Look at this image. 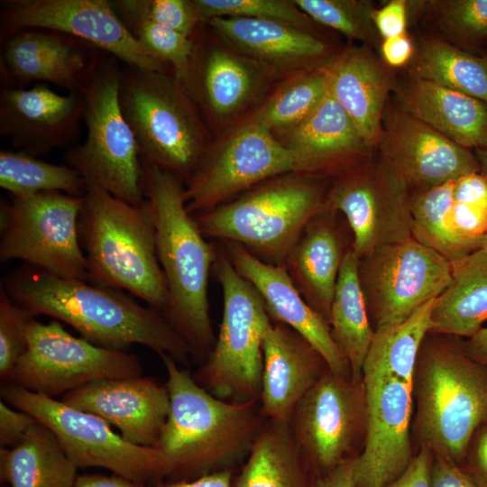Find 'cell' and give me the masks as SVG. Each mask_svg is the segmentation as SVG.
I'll use <instances>...</instances> for the list:
<instances>
[{
    "instance_id": "obj_1",
    "label": "cell",
    "mask_w": 487,
    "mask_h": 487,
    "mask_svg": "<svg viewBox=\"0 0 487 487\" xmlns=\"http://www.w3.org/2000/svg\"><path fill=\"white\" fill-rule=\"evenodd\" d=\"M34 317L46 315L76 329L90 343L126 350L151 348L185 363L191 350L167 317L141 305L123 290L66 279L23 263L1 280V286Z\"/></svg>"
},
{
    "instance_id": "obj_2",
    "label": "cell",
    "mask_w": 487,
    "mask_h": 487,
    "mask_svg": "<svg viewBox=\"0 0 487 487\" xmlns=\"http://www.w3.org/2000/svg\"><path fill=\"white\" fill-rule=\"evenodd\" d=\"M142 188L150 205L157 255L168 289L165 317L186 341L191 355L207 359L216 338L209 316L208 280L217 249L203 235L186 207L185 185L142 164Z\"/></svg>"
},
{
    "instance_id": "obj_3",
    "label": "cell",
    "mask_w": 487,
    "mask_h": 487,
    "mask_svg": "<svg viewBox=\"0 0 487 487\" xmlns=\"http://www.w3.org/2000/svg\"><path fill=\"white\" fill-rule=\"evenodd\" d=\"M170 410L154 447L162 454L163 477L202 476L248 454L265 423L259 401L231 402L200 386L167 354Z\"/></svg>"
},
{
    "instance_id": "obj_4",
    "label": "cell",
    "mask_w": 487,
    "mask_h": 487,
    "mask_svg": "<svg viewBox=\"0 0 487 487\" xmlns=\"http://www.w3.org/2000/svg\"><path fill=\"white\" fill-rule=\"evenodd\" d=\"M78 230L87 282L128 291L165 316L168 289L147 200L134 206L87 186Z\"/></svg>"
},
{
    "instance_id": "obj_5",
    "label": "cell",
    "mask_w": 487,
    "mask_h": 487,
    "mask_svg": "<svg viewBox=\"0 0 487 487\" xmlns=\"http://www.w3.org/2000/svg\"><path fill=\"white\" fill-rule=\"evenodd\" d=\"M119 103L135 136L142 163L186 185L214 137L183 84L171 71L127 66L121 69Z\"/></svg>"
},
{
    "instance_id": "obj_6",
    "label": "cell",
    "mask_w": 487,
    "mask_h": 487,
    "mask_svg": "<svg viewBox=\"0 0 487 487\" xmlns=\"http://www.w3.org/2000/svg\"><path fill=\"white\" fill-rule=\"evenodd\" d=\"M330 180L281 174L194 218L206 238L238 244L282 265L308 222L324 211Z\"/></svg>"
},
{
    "instance_id": "obj_7",
    "label": "cell",
    "mask_w": 487,
    "mask_h": 487,
    "mask_svg": "<svg viewBox=\"0 0 487 487\" xmlns=\"http://www.w3.org/2000/svg\"><path fill=\"white\" fill-rule=\"evenodd\" d=\"M419 354L418 430L424 446L455 462L487 419V370L446 343Z\"/></svg>"
},
{
    "instance_id": "obj_8",
    "label": "cell",
    "mask_w": 487,
    "mask_h": 487,
    "mask_svg": "<svg viewBox=\"0 0 487 487\" xmlns=\"http://www.w3.org/2000/svg\"><path fill=\"white\" fill-rule=\"evenodd\" d=\"M223 293V315L214 346L195 375L214 396L231 402L259 401L262 341L271 318L256 289L217 249L214 264Z\"/></svg>"
},
{
    "instance_id": "obj_9",
    "label": "cell",
    "mask_w": 487,
    "mask_h": 487,
    "mask_svg": "<svg viewBox=\"0 0 487 487\" xmlns=\"http://www.w3.org/2000/svg\"><path fill=\"white\" fill-rule=\"evenodd\" d=\"M115 60L107 59L81 92L87 136L68 151L65 160L87 186L140 206L146 201L142 163L135 136L120 106L121 69Z\"/></svg>"
},
{
    "instance_id": "obj_10",
    "label": "cell",
    "mask_w": 487,
    "mask_h": 487,
    "mask_svg": "<svg viewBox=\"0 0 487 487\" xmlns=\"http://www.w3.org/2000/svg\"><path fill=\"white\" fill-rule=\"evenodd\" d=\"M83 203L84 196L60 192L1 199V262L21 260L59 277L87 281L78 230Z\"/></svg>"
},
{
    "instance_id": "obj_11",
    "label": "cell",
    "mask_w": 487,
    "mask_h": 487,
    "mask_svg": "<svg viewBox=\"0 0 487 487\" xmlns=\"http://www.w3.org/2000/svg\"><path fill=\"white\" fill-rule=\"evenodd\" d=\"M1 393L5 402L47 427L77 468L103 467L135 483L163 477L157 447L128 442L100 417L14 383Z\"/></svg>"
},
{
    "instance_id": "obj_12",
    "label": "cell",
    "mask_w": 487,
    "mask_h": 487,
    "mask_svg": "<svg viewBox=\"0 0 487 487\" xmlns=\"http://www.w3.org/2000/svg\"><path fill=\"white\" fill-rule=\"evenodd\" d=\"M142 375L136 354L76 337L59 320L43 324L34 317L27 328V348L8 380L54 398L96 381Z\"/></svg>"
},
{
    "instance_id": "obj_13",
    "label": "cell",
    "mask_w": 487,
    "mask_h": 487,
    "mask_svg": "<svg viewBox=\"0 0 487 487\" xmlns=\"http://www.w3.org/2000/svg\"><path fill=\"white\" fill-rule=\"evenodd\" d=\"M193 52L182 83L214 138L241 123L276 84L259 63L225 43L206 23L192 36Z\"/></svg>"
},
{
    "instance_id": "obj_14",
    "label": "cell",
    "mask_w": 487,
    "mask_h": 487,
    "mask_svg": "<svg viewBox=\"0 0 487 487\" xmlns=\"http://www.w3.org/2000/svg\"><path fill=\"white\" fill-rule=\"evenodd\" d=\"M294 170L290 153L268 128L243 120L214 138L185 185L187 210L193 216L207 212L269 179Z\"/></svg>"
},
{
    "instance_id": "obj_15",
    "label": "cell",
    "mask_w": 487,
    "mask_h": 487,
    "mask_svg": "<svg viewBox=\"0 0 487 487\" xmlns=\"http://www.w3.org/2000/svg\"><path fill=\"white\" fill-rule=\"evenodd\" d=\"M359 278L374 331L395 326L436 299L452 278L451 262L413 237L359 259Z\"/></svg>"
},
{
    "instance_id": "obj_16",
    "label": "cell",
    "mask_w": 487,
    "mask_h": 487,
    "mask_svg": "<svg viewBox=\"0 0 487 487\" xmlns=\"http://www.w3.org/2000/svg\"><path fill=\"white\" fill-rule=\"evenodd\" d=\"M324 211L345 216L359 259L412 237L410 191L379 156L333 178Z\"/></svg>"
},
{
    "instance_id": "obj_17",
    "label": "cell",
    "mask_w": 487,
    "mask_h": 487,
    "mask_svg": "<svg viewBox=\"0 0 487 487\" xmlns=\"http://www.w3.org/2000/svg\"><path fill=\"white\" fill-rule=\"evenodd\" d=\"M24 29L63 32L87 41L127 66L168 72L127 29L107 0H5L0 4V39Z\"/></svg>"
},
{
    "instance_id": "obj_18",
    "label": "cell",
    "mask_w": 487,
    "mask_h": 487,
    "mask_svg": "<svg viewBox=\"0 0 487 487\" xmlns=\"http://www.w3.org/2000/svg\"><path fill=\"white\" fill-rule=\"evenodd\" d=\"M364 423L363 380L327 369L298 403L289 426L307 464L326 473L352 457Z\"/></svg>"
},
{
    "instance_id": "obj_19",
    "label": "cell",
    "mask_w": 487,
    "mask_h": 487,
    "mask_svg": "<svg viewBox=\"0 0 487 487\" xmlns=\"http://www.w3.org/2000/svg\"><path fill=\"white\" fill-rule=\"evenodd\" d=\"M365 438L354 458V487H386L410 464L412 389L384 372H363Z\"/></svg>"
},
{
    "instance_id": "obj_20",
    "label": "cell",
    "mask_w": 487,
    "mask_h": 487,
    "mask_svg": "<svg viewBox=\"0 0 487 487\" xmlns=\"http://www.w3.org/2000/svg\"><path fill=\"white\" fill-rule=\"evenodd\" d=\"M412 237L450 262L481 247L487 233V177L473 172L410 194Z\"/></svg>"
},
{
    "instance_id": "obj_21",
    "label": "cell",
    "mask_w": 487,
    "mask_h": 487,
    "mask_svg": "<svg viewBox=\"0 0 487 487\" xmlns=\"http://www.w3.org/2000/svg\"><path fill=\"white\" fill-rule=\"evenodd\" d=\"M102 50L74 36L24 29L1 39L2 86L25 87L51 83L82 92L107 60Z\"/></svg>"
},
{
    "instance_id": "obj_22",
    "label": "cell",
    "mask_w": 487,
    "mask_h": 487,
    "mask_svg": "<svg viewBox=\"0 0 487 487\" xmlns=\"http://www.w3.org/2000/svg\"><path fill=\"white\" fill-rule=\"evenodd\" d=\"M376 151L410 193L429 189L473 172L478 159L400 107L384 111Z\"/></svg>"
},
{
    "instance_id": "obj_23",
    "label": "cell",
    "mask_w": 487,
    "mask_h": 487,
    "mask_svg": "<svg viewBox=\"0 0 487 487\" xmlns=\"http://www.w3.org/2000/svg\"><path fill=\"white\" fill-rule=\"evenodd\" d=\"M82 93L60 94L47 84L31 87L2 86L0 135L16 150L32 157L75 145L81 133Z\"/></svg>"
},
{
    "instance_id": "obj_24",
    "label": "cell",
    "mask_w": 487,
    "mask_h": 487,
    "mask_svg": "<svg viewBox=\"0 0 487 487\" xmlns=\"http://www.w3.org/2000/svg\"><path fill=\"white\" fill-rule=\"evenodd\" d=\"M272 134L290 153L294 172L301 175L332 179L373 157L374 151L362 138L329 88L306 119Z\"/></svg>"
},
{
    "instance_id": "obj_25",
    "label": "cell",
    "mask_w": 487,
    "mask_h": 487,
    "mask_svg": "<svg viewBox=\"0 0 487 487\" xmlns=\"http://www.w3.org/2000/svg\"><path fill=\"white\" fill-rule=\"evenodd\" d=\"M62 401L100 417L128 442L152 447L170 410L166 385L142 376L96 381L65 393Z\"/></svg>"
},
{
    "instance_id": "obj_26",
    "label": "cell",
    "mask_w": 487,
    "mask_h": 487,
    "mask_svg": "<svg viewBox=\"0 0 487 487\" xmlns=\"http://www.w3.org/2000/svg\"><path fill=\"white\" fill-rule=\"evenodd\" d=\"M206 23L233 50L262 65L276 83L324 65L336 53L322 35L281 22L216 17Z\"/></svg>"
},
{
    "instance_id": "obj_27",
    "label": "cell",
    "mask_w": 487,
    "mask_h": 487,
    "mask_svg": "<svg viewBox=\"0 0 487 487\" xmlns=\"http://www.w3.org/2000/svg\"><path fill=\"white\" fill-rule=\"evenodd\" d=\"M225 253L237 271L262 296L271 318L289 326L324 358L328 369L352 376L350 365L333 338L331 327L303 299L283 265L259 259L244 246L225 242Z\"/></svg>"
},
{
    "instance_id": "obj_28",
    "label": "cell",
    "mask_w": 487,
    "mask_h": 487,
    "mask_svg": "<svg viewBox=\"0 0 487 487\" xmlns=\"http://www.w3.org/2000/svg\"><path fill=\"white\" fill-rule=\"evenodd\" d=\"M262 354L261 414L265 420L289 424L298 403L328 367L301 335L272 319L263 335Z\"/></svg>"
},
{
    "instance_id": "obj_29",
    "label": "cell",
    "mask_w": 487,
    "mask_h": 487,
    "mask_svg": "<svg viewBox=\"0 0 487 487\" xmlns=\"http://www.w3.org/2000/svg\"><path fill=\"white\" fill-rule=\"evenodd\" d=\"M326 68L330 93L367 145L376 151L391 87L389 69L366 46L337 51Z\"/></svg>"
},
{
    "instance_id": "obj_30",
    "label": "cell",
    "mask_w": 487,
    "mask_h": 487,
    "mask_svg": "<svg viewBox=\"0 0 487 487\" xmlns=\"http://www.w3.org/2000/svg\"><path fill=\"white\" fill-rule=\"evenodd\" d=\"M322 211L304 228L283 266L306 302L329 323L339 271L345 253L334 221Z\"/></svg>"
},
{
    "instance_id": "obj_31",
    "label": "cell",
    "mask_w": 487,
    "mask_h": 487,
    "mask_svg": "<svg viewBox=\"0 0 487 487\" xmlns=\"http://www.w3.org/2000/svg\"><path fill=\"white\" fill-rule=\"evenodd\" d=\"M399 107L466 149L487 146V104L438 84L413 78L398 93Z\"/></svg>"
},
{
    "instance_id": "obj_32",
    "label": "cell",
    "mask_w": 487,
    "mask_h": 487,
    "mask_svg": "<svg viewBox=\"0 0 487 487\" xmlns=\"http://www.w3.org/2000/svg\"><path fill=\"white\" fill-rule=\"evenodd\" d=\"M451 264V281L432 308L430 333L471 338L487 322V257L479 249Z\"/></svg>"
},
{
    "instance_id": "obj_33",
    "label": "cell",
    "mask_w": 487,
    "mask_h": 487,
    "mask_svg": "<svg viewBox=\"0 0 487 487\" xmlns=\"http://www.w3.org/2000/svg\"><path fill=\"white\" fill-rule=\"evenodd\" d=\"M77 469L55 435L38 421L19 444L0 449L1 479L11 487H74Z\"/></svg>"
},
{
    "instance_id": "obj_34",
    "label": "cell",
    "mask_w": 487,
    "mask_h": 487,
    "mask_svg": "<svg viewBox=\"0 0 487 487\" xmlns=\"http://www.w3.org/2000/svg\"><path fill=\"white\" fill-rule=\"evenodd\" d=\"M359 258L349 249L342 261L329 325L354 379L363 380V366L374 336L359 272Z\"/></svg>"
},
{
    "instance_id": "obj_35",
    "label": "cell",
    "mask_w": 487,
    "mask_h": 487,
    "mask_svg": "<svg viewBox=\"0 0 487 487\" xmlns=\"http://www.w3.org/2000/svg\"><path fill=\"white\" fill-rule=\"evenodd\" d=\"M308 467L289 424L266 420L235 487H312Z\"/></svg>"
},
{
    "instance_id": "obj_36",
    "label": "cell",
    "mask_w": 487,
    "mask_h": 487,
    "mask_svg": "<svg viewBox=\"0 0 487 487\" xmlns=\"http://www.w3.org/2000/svg\"><path fill=\"white\" fill-rule=\"evenodd\" d=\"M409 71L413 78L438 84L487 104V59L472 55L449 41L438 38L423 41Z\"/></svg>"
},
{
    "instance_id": "obj_37",
    "label": "cell",
    "mask_w": 487,
    "mask_h": 487,
    "mask_svg": "<svg viewBox=\"0 0 487 487\" xmlns=\"http://www.w3.org/2000/svg\"><path fill=\"white\" fill-rule=\"evenodd\" d=\"M326 63L277 82L262 104L244 120L259 124L271 133L302 122L328 91Z\"/></svg>"
},
{
    "instance_id": "obj_38",
    "label": "cell",
    "mask_w": 487,
    "mask_h": 487,
    "mask_svg": "<svg viewBox=\"0 0 487 487\" xmlns=\"http://www.w3.org/2000/svg\"><path fill=\"white\" fill-rule=\"evenodd\" d=\"M432 299L402 323L377 330L363 366V372H384L413 387L420 348L431 330Z\"/></svg>"
},
{
    "instance_id": "obj_39",
    "label": "cell",
    "mask_w": 487,
    "mask_h": 487,
    "mask_svg": "<svg viewBox=\"0 0 487 487\" xmlns=\"http://www.w3.org/2000/svg\"><path fill=\"white\" fill-rule=\"evenodd\" d=\"M0 187L11 196L60 192L83 197L87 183L73 168L14 151L0 152Z\"/></svg>"
},
{
    "instance_id": "obj_40",
    "label": "cell",
    "mask_w": 487,
    "mask_h": 487,
    "mask_svg": "<svg viewBox=\"0 0 487 487\" xmlns=\"http://www.w3.org/2000/svg\"><path fill=\"white\" fill-rule=\"evenodd\" d=\"M314 22L352 40L376 46L379 33L373 22L375 8L368 0H294Z\"/></svg>"
},
{
    "instance_id": "obj_41",
    "label": "cell",
    "mask_w": 487,
    "mask_h": 487,
    "mask_svg": "<svg viewBox=\"0 0 487 487\" xmlns=\"http://www.w3.org/2000/svg\"><path fill=\"white\" fill-rule=\"evenodd\" d=\"M201 23L216 17H245L291 24L321 35L317 23L294 0H191Z\"/></svg>"
},
{
    "instance_id": "obj_42",
    "label": "cell",
    "mask_w": 487,
    "mask_h": 487,
    "mask_svg": "<svg viewBox=\"0 0 487 487\" xmlns=\"http://www.w3.org/2000/svg\"><path fill=\"white\" fill-rule=\"evenodd\" d=\"M111 5L130 32L151 21L192 37L201 23L191 0H115Z\"/></svg>"
},
{
    "instance_id": "obj_43",
    "label": "cell",
    "mask_w": 487,
    "mask_h": 487,
    "mask_svg": "<svg viewBox=\"0 0 487 487\" xmlns=\"http://www.w3.org/2000/svg\"><path fill=\"white\" fill-rule=\"evenodd\" d=\"M429 14L442 33L460 45H475L487 39V0L427 2Z\"/></svg>"
},
{
    "instance_id": "obj_44",
    "label": "cell",
    "mask_w": 487,
    "mask_h": 487,
    "mask_svg": "<svg viewBox=\"0 0 487 487\" xmlns=\"http://www.w3.org/2000/svg\"><path fill=\"white\" fill-rule=\"evenodd\" d=\"M131 32L171 69L178 80L185 81L193 52L192 37L151 21L138 23Z\"/></svg>"
},
{
    "instance_id": "obj_45",
    "label": "cell",
    "mask_w": 487,
    "mask_h": 487,
    "mask_svg": "<svg viewBox=\"0 0 487 487\" xmlns=\"http://www.w3.org/2000/svg\"><path fill=\"white\" fill-rule=\"evenodd\" d=\"M35 317L0 287V376L8 379L27 348V328Z\"/></svg>"
},
{
    "instance_id": "obj_46",
    "label": "cell",
    "mask_w": 487,
    "mask_h": 487,
    "mask_svg": "<svg viewBox=\"0 0 487 487\" xmlns=\"http://www.w3.org/2000/svg\"><path fill=\"white\" fill-rule=\"evenodd\" d=\"M408 2L391 0L373 13V22L380 37L384 40L406 33Z\"/></svg>"
},
{
    "instance_id": "obj_47",
    "label": "cell",
    "mask_w": 487,
    "mask_h": 487,
    "mask_svg": "<svg viewBox=\"0 0 487 487\" xmlns=\"http://www.w3.org/2000/svg\"><path fill=\"white\" fill-rule=\"evenodd\" d=\"M37 420L26 412L0 402V443L2 447L19 444Z\"/></svg>"
},
{
    "instance_id": "obj_48",
    "label": "cell",
    "mask_w": 487,
    "mask_h": 487,
    "mask_svg": "<svg viewBox=\"0 0 487 487\" xmlns=\"http://www.w3.org/2000/svg\"><path fill=\"white\" fill-rule=\"evenodd\" d=\"M432 451L423 446L403 473L386 487H430Z\"/></svg>"
},
{
    "instance_id": "obj_49",
    "label": "cell",
    "mask_w": 487,
    "mask_h": 487,
    "mask_svg": "<svg viewBox=\"0 0 487 487\" xmlns=\"http://www.w3.org/2000/svg\"><path fill=\"white\" fill-rule=\"evenodd\" d=\"M430 487L481 486L462 472L454 461L436 455L431 468Z\"/></svg>"
},
{
    "instance_id": "obj_50",
    "label": "cell",
    "mask_w": 487,
    "mask_h": 487,
    "mask_svg": "<svg viewBox=\"0 0 487 487\" xmlns=\"http://www.w3.org/2000/svg\"><path fill=\"white\" fill-rule=\"evenodd\" d=\"M382 60L390 67H401L409 62L414 55L411 40L406 34L382 40L381 42Z\"/></svg>"
},
{
    "instance_id": "obj_51",
    "label": "cell",
    "mask_w": 487,
    "mask_h": 487,
    "mask_svg": "<svg viewBox=\"0 0 487 487\" xmlns=\"http://www.w3.org/2000/svg\"><path fill=\"white\" fill-rule=\"evenodd\" d=\"M354 458L350 457L318 477L312 487H354Z\"/></svg>"
},
{
    "instance_id": "obj_52",
    "label": "cell",
    "mask_w": 487,
    "mask_h": 487,
    "mask_svg": "<svg viewBox=\"0 0 487 487\" xmlns=\"http://www.w3.org/2000/svg\"><path fill=\"white\" fill-rule=\"evenodd\" d=\"M231 470L222 469L197 477L191 481L161 484L157 487H233Z\"/></svg>"
},
{
    "instance_id": "obj_53",
    "label": "cell",
    "mask_w": 487,
    "mask_h": 487,
    "mask_svg": "<svg viewBox=\"0 0 487 487\" xmlns=\"http://www.w3.org/2000/svg\"><path fill=\"white\" fill-rule=\"evenodd\" d=\"M74 487H138L137 483L118 475H82L78 476Z\"/></svg>"
},
{
    "instance_id": "obj_54",
    "label": "cell",
    "mask_w": 487,
    "mask_h": 487,
    "mask_svg": "<svg viewBox=\"0 0 487 487\" xmlns=\"http://www.w3.org/2000/svg\"><path fill=\"white\" fill-rule=\"evenodd\" d=\"M475 466L477 473L482 483L481 487H487V428L481 435L476 451Z\"/></svg>"
},
{
    "instance_id": "obj_55",
    "label": "cell",
    "mask_w": 487,
    "mask_h": 487,
    "mask_svg": "<svg viewBox=\"0 0 487 487\" xmlns=\"http://www.w3.org/2000/svg\"><path fill=\"white\" fill-rule=\"evenodd\" d=\"M469 339V351L480 363L487 366V327H482Z\"/></svg>"
},
{
    "instance_id": "obj_56",
    "label": "cell",
    "mask_w": 487,
    "mask_h": 487,
    "mask_svg": "<svg viewBox=\"0 0 487 487\" xmlns=\"http://www.w3.org/2000/svg\"><path fill=\"white\" fill-rule=\"evenodd\" d=\"M477 159L481 167V172L487 177V146L477 150Z\"/></svg>"
},
{
    "instance_id": "obj_57",
    "label": "cell",
    "mask_w": 487,
    "mask_h": 487,
    "mask_svg": "<svg viewBox=\"0 0 487 487\" xmlns=\"http://www.w3.org/2000/svg\"><path fill=\"white\" fill-rule=\"evenodd\" d=\"M480 250H481V251L486 255V257H487V233L485 234V235L483 236V238H482V240Z\"/></svg>"
}]
</instances>
